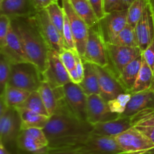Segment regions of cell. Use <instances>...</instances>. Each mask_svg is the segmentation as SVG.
I'll return each mask as SVG.
<instances>
[{
    "label": "cell",
    "mask_w": 154,
    "mask_h": 154,
    "mask_svg": "<svg viewBox=\"0 0 154 154\" xmlns=\"http://www.w3.org/2000/svg\"><path fill=\"white\" fill-rule=\"evenodd\" d=\"M93 129V125L78 119L69 110L64 99L57 111L50 116L43 128L49 140V149L82 146L92 134Z\"/></svg>",
    "instance_id": "6da1fadb"
},
{
    "label": "cell",
    "mask_w": 154,
    "mask_h": 154,
    "mask_svg": "<svg viewBox=\"0 0 154 154\" xmlns=\"http://www.w3.org/2000/svg\"><path fill=\"white\" fill-rule=\"evenodd\" d=\"M35 14L11 18V26L20 39L28 60L43 75L48 65L50 48L39 30Z\"/></svg>",
    "instance_id": "7a4b0ae2"
},
{
    "label": "cell",
    "mask_w": 154,
    "mask_h": 154,
    "mask_svg": "<svg viewBox=\"0 0 154 154\" xmlns=\"http://www.w3.org/2000/svg\"><path fill=\"white\" fill-rule=\"evenodd\" d=\"M43 76L37 66L29 61L12 63L8 85L29 91H38Z\"/></svg>",
    "instance_id": "3957f363"
},
{
    "label": "cell",
    "mask_w": 154,
    "mask_h": 154,
    "mask_svg": "<svg viewBox=\"0 0 154 154\" xmlns=\"http://www.w3.org/2000/svg\"><path fill=\"white\" fill-rule=\"evenodd\" d=\"M82 59L84 61L102 67L109 66L106 43L99 32L98 23L96 25L89 27L85 51Z\"/></svg>",
    "instance_id": "277c9868"
},
{
    "label": "cell",
    "mask_w": 154,
    "mask_h": 154,
    "mask_svg": "<svg viewBox=\"0 0 154 154\" xmlns=\"http://www.w3.org/2000/svg\"><path fill=\"white\" fill-rule=\"evenodd\" d=\"M16 146L21 150L32 154H47L49 140L42 128H30L20 130Z\"/></svg>",
    "instance_id": "5b68a950"
},
{
    "label": "cell",
    "mask_w": 154,
    "mask_h": 154,
    "mask_svg": "<svg viewBox=\"0 0 154 154\" xmlns=\"http://www.w3.org/2000/svg\"><path fill=\"white\" fill-rule=\"evenodd\" d=\"M20 130L21 119L17 108H0V142L5 146L16 144Z\"/></svg>",
    "instance_id": "8992f818"
},
{
    "label": "cell",
    "mask_w": 154,
    "mask_h": 154,
    "mask_svg": "<svg viewBox=\"0 0 154 154\" xmlns=\"http://www.w3.org/2000/svg\"><path fill=\"white\" fill-rule=\"evenodd\" d=\"M62 7L67 15L70 24L76 51L82 58L84 55L86 43L88 36V25L75 11L70 0H62Z\"/></svg>",
    "instance_id": "52a82bcc"
},
{
    "label": "cell",
    "mask_w": 154,
    "mask_h": 154,
    "mask_svg": "<svg viewBox=\"0 0 154 154\" xmlns=\"http://www.w3.org/2000/svg\"><path fill=\"white\" fill-rule=\"evenodd\" d=\"M35 17L39 30L50 50L60 54L63 50L66 49L63 36L52 23L46 8L37 11Z\"/></svg>",
    "instance_id": "ba28073f"
},
{
    "label": "cell",
    "mask_w": 154,
    "mask_h": 154,
    "mask_svg": "<svg viewBox=\"0 0 154 154\" xmlns=\"http://www.w3.org/2000/svg\"><path fill=\"white\" fill-rule=\"evenodd\" d=\"M128 9L108 13L99 21V32L106 44L112 43L117 35L127 25Z\"/></svg>",
    "instance_id": "9c48e42d"
},
{
    "label": "cell",
    "mask_w": 154,
    "mask_h": 154,
    "mask_svg": "<svg viewBox=\"0 0 154 154\" xmlns=\"http://www.w3.org/2000/svg\"><path fill=\"white\" fill-rule=\"evenodd\" d=\"M109 67L118 77L120 72L132 60L142 54L138 47H124L114 44H106Z\"/></svg>",
    "instance_id": "30bf717a"
},
{
    "label": "cell",
    "mask_w": 154,
    "mask_h": 154,
    "mask_svg": "<svg viewBox=\"0 0 154 154\" xmlns=\"http://www.w3.org/2000/svg\"><path fill=\"white\" fill-rule=\"evenodd\" d=\"M42 76L43 81L49 83L54 88L63 87L72 82L69 71L62 62L60 54L52 50H50L48 53V65Z\"/></svg>",
    "instance_id": "8fae6325"
},
{
    "label": "cell",
    "mask_w": 154,
    "mask_h": 154,
    "mask_svg": "<svg viewBox=\"0 0 154 154\" xmlns=\"http://www.w3.org/2000/svg\"><path fill=\"white\" fill-rule=\"evenodd\" d=\"M66 106L78 119L87 122V95L78 84L70 82L63 85Z\"/></svg>",
    "instance_id": "7c38bea8"
},
{
    "label": "cell",
    "mask_w": 154,
    "mask_h": 154,
    "mask_svg": "<svg viewBox=\"0 0 154 154\" xmlns=\"http://www.w3.org/2000/svg\"><path fill=\"white\" fill-rule=\"evenodd\" d=\"M123 154H135L154 147L153 143L135 127L115 137Z\"/></svg>",
    "instance_id": "4fadbf2b"
},
{
    "label": "cell",
    "mask_w": 154,
    "mask_h": 154,
    "mask_svg": "<svg viewBox=\"0 0 154 154\" xmlns=\"http://www.w3.org/2000/svg\"><path fill=\"white\" fill-rule=\"evenodd\" d=\"M96 68L99 77L100 95L105 101L108 102L121 94L127 92L109 66L102 67L96 65Z\"/></svg>",
    "instance_id": "5bb4252c"
},
{
    "label": "cell",
    "mask_w": 154,
    "mask_h": 154,
    "mask_svg": "<svg viewBox=\"0 0 154 154\" xmlns=\"http://www.w3.org/2000/svg\"><path fill=\"white\" fill-rule=\"evenodd\" d=\"M120 115L113 113L108 101L100 95H91L87 97V122L94 125L117 119Z\"/></svg>",
    "instance_id": "9a60e30c"
},
{
    "label": "cell",
    "mask_w": 154,
    "mask_h": 154,
    "mask_svg": "<svg viewBox=\"0 0 154 154\" xmlns=\"http://www.w3.org/2000/svg\"><path fill=\"white\" fill-rule=\"evenodd\" d=\"M135 30L138 48L141 51H144L154 40V19L150 1L135 25Z\"/></svg>",
    "instance_id": "2e32d148"
},
{
    "label": "cell",
    "mask_w": 154,
    "mask_h": 154,
    "mask_svg": "<svg viewBox=\"0 0 154 154\" xmlns=\"http://www.w3.org/2000/svg\"><path fill=\"white\" fill-rule=\"evenodd\" d=\"M81 146L93 154H123L114 137L91 134L85 143Z\"/></svg>",
    "instance_id": "e0dca14e"
},
{
    "label": "cell",
    "mask_w": 154,
    "mask_h": 154,
    "mask_svg": "<svg viewBox=\"0 0 154 154\" xmlns=\"http://www.w3.org/2000/svg\"><path fill=\"white\" fill-rule=\"evenodd\" d=\"M154 109V91L147 90L131 94L130 100L120 116L132 117L147 110Z\"/></svg>",
    "instance_id": "ac0fdd59"
},
{
    "label": "cell",
    "mask_w": 154,
    "mask_h": 154,
    "mask_svg": "<svg viewBox=\"0 0 154 154\" xmlns=\"http://www.w3.org/2000/svg\"><path fill=\"white\" fill-rule=\"evenodd\" d=\"M134 125L135 121L133 117L119 116L114 120L94 125L92 134L115 137Z\"/></svg>",
    "instance_id": "d6986e66"
},
{
    "label": "cell",
    "mask_w": 154,
    "mask_h": 154,
    "mask_svg": "<svg viewBox=\"0 0 154 154\" xmlns=\"http://www.w3.org/2000/svg\"><path fill=\"white\" fill-rule=\"evenodd\" d=\"M0 53L4 54L11 63L29 61L20 39L12 26L7 36L5 45L0 48Z\"/></svg>",
    "instance_id": "ffe728a7"
},
{
    "label": "cell",
    "mask_w": 154,
    "mask_h": 154,
    "mask_svg": "<svg viewBox=\"0 0 154 154\" xmlns=\"http://www.w3.org/2000/svg\"><path fill=\"white\" fill-rule=\"evenodd\" d=\"M0 12L1 14L14 18L34 15L37 10L31 0H1Z\"/></svg>",
    "instance_id": "44dd1931"
},
{
    "label": "cell",
    "mask_w": 154,
    "mask_h": 154,
    "mask_svg": "<svg viewBox=\"0 0 154 154\" xmlns=\"http://www.w3.org/2000/svg\"><path fill=\"white\" fill-rule=\"evenodd\" d=\"M49 116H52L64 99L63 86L54 88L46 81H42L38 89Z\"/></svg>",
    "instance_id": "7402d4cb"
},
{
    "label": "cell",
    "mask_w": 154,
    "mask_h": 154,
    "mask_svg": "<svg viewBox=\"0 0 154 154\" xmlns=\"http://www.w3.org/2000/svg\"><path fill=\"white\" fill-rule=\"evenodd\" d=\"M142 61L143 56L141 54V55L132 60L129 64L126 65V67L119 75L118 79L120 83L126 89V91L129 93H130L131 90L132 89L137 79H138V74H139L141 66H142Z\"/></svg>",
    "instance_id": "603a6c76"
},
{
    "label": "cell",
    "mask_w": 154,
    "mask_h": 154,
    "mask_svg": "<svg viewBox=\"0 0 154 154\" xmlns=\"http://www.w3.org/2000/svg\"><path fill=\"white\" fill-rule=\"evenodd\" d=\"M84 78L79 85L87 96L91 95H100L99 77L96 65L84 60Z\"/></svg>",
    "instance_id": "cb8c5ba5"
},
{
    "label": "cell",
    "mask_w": 154,
    "mask_h": 154,
    "mask_svg": "<svg viewBox=\"0 0 154 154\" xmlns=\"http://www.w3.org/2000/svg\"><path fill=\"white\" fill-rule=\"evenodd\" d=\"M21 119V129L38 128L43 129L50 116L35 113L24 107H16Z\"/></svg>",
    "instance_id": "d4e9b609"
},
{
    "label": "cell",
    "mask_w": 154,
    "mask_h": 154,
    "mask_svg": "<svg viewBox=\"0 0 154 154\" xmlns=\"http://www.w3.org/2000/svg\"><path fill=\"white\" fill-rule=\"evenodd\" d=\"M135 127L154 145V109L147 110L132 116Z\"/></svg>",
    "instance_id": "484cf974"
},
{
    "label": "cell",
    "mask_w": 154,
    "mask_h": 154,
    "mask_svg": "<svg viewBox=\"0 0 154 154\" xmlns=\"http://www.w3.org/2000/svg\"><path fill=\"white\" fill-rule=\"evenodd\" d=\"M31 92L19 88L8 85L5 89L0 95L1 100L8 107H17L23 104Z\"/></svg>",
    "instance_id": "4316f807"
},
{
    "label": "cell",
    "mask_w": 154,
    "mask_h": 154,
    "mask_svg": "<svg viewBox=\"0 0 154 154\" xmlns=\"http://www.w3.org/2000/svg\"><path fill=\"white\" fill-rule=\"evenodd\" d=\"M154 87V72L143 57L142 66L138 79L131 90L130 94L138 93L147 90H153Z\"/></svg>",
    "instance_id": "83f0119b"
},
{
    "label": "cell",
    "mask_w": 154,
    "mask_h": 154,
    "mask_svg": "<svg viewBox=\"0 0 154 154\" xmlns=\"http://www.w3.org/2000/svg\"><path fill=\"white\" fill-rule=\"evenodd\" d=\"M70 2L75 11L89 27L96 25L99 22V19L88 0H70Z\"/></svg>",
    "instance_id": "f1b7e54d"
},
{
    "label": "cell",
    "mask_w": 154,
    "mask_h": 154,
    "mask_svg": "<svg viewBox=\"0 0 154 154\" xmlns=\"http://www.w3.org/2000/svg\"><path fill=\"white\" fill-rule=\"evenodd\" d=\"M111 44L124 47H138L135 27L127 24Z\"/></svg>",
    "instance_id": "f546056e"
},
{
    "label": "cell",
    "mask_w": 154,
    "mask_h": 154,
    "mask_svg": "<svg viewBox=\"0 0 154 154\" xmlns=\"http://www.w3.org/2000/svg\"><path fill=\"white\" fill-rule=\"evenodd\" d=\"M20 107L29 109L35 113H40V114L45 115V116H49L48 111L46 110L45 104H44L42 98L41 97L40 94L38 91H32L30 93L29 96L28 97L25 102L20 106Z\"/></svg>",
    "instance_id": "4dcf8cb0"
},
{
    "label": "cell",
    "mask_w": 154,
    "mask_h": 154,
    "mask_svg": "<svg viewBox=\"0 0 154 154\" xmlns=\"http://www.w3.org/2000/svg\"><path fill=\"white\" fill-rule=\"evenodd\" d=\"M149 0H135L128 8L127 24L135 27L142 16Z\"/></svg>",
    "instance_id": "1f68e13d"
},
{
    "label": "cell",
    "mask_w": 154,
    "mask_h": 154,
    "mask_svg": "<svg viewBox=\"0 0 154 154\" xmlns=\"http://www.w3.org/2000/svg\"><path fill=\"white\" fill-rule=\"evenodd\" d=\"M46 10L53 24L57 27L59 31L63 35L65 21V12L63 7H60L58 2H56L50 4L46 8Z\"/></svg>",
    "instance_id": "d6a6232c"
},
{
    "label": "cell",
    "mask_w": 154,
    "mask_h": 154,
    "mask_svg": "<svg viewBox=\"0 0 154 154\" xmlns=\"http://www.w3.org/2000/svg\"><path fill=\"white\" fill-rule=\"evenodd\" d=\"M1 54V53H0ZM11 64L10 60L4 55L1 54L0 57V95L3 93L8 85L11 75Z\"/></svg>",
    "instance_id": "836d02e7"
},
{
    "label": "cell",
    "mask_w": 154,
    "mask_h": 154,
    "mask_svg": "<svg viewBox=\"0 0 154 154\" xmlns=\"http://www.w3.org/2000/svg\"><path fill=\"white\" fill-rule=\"evenodd\" d=\"M130 98L131 94L129 92H125L117 96L114 100L108 101V105L111 111L120 116V114L123 113V112L125 110V108L130 100Z\"/></svg>",
    "instance_id": "e575fe53"
},
{
    "label": "cell",
    "mask_w": 154,
    "mask_h": 154,
    "mask_svg": "<svg viewBox=\"0 0 154 154\" xmlns=\"http://www.w3.org/2000/svg\"><path fill=\"white\" fill-rule=\"evenodd\" d=\"M60 56L62 62L69 72L75 68L78 57H81L76 50H70L66 48L60 53Z\"/></svg>",
    "instance_id": "d590c367"
},
{
    "label": "cell",
    "mask_w": 154,
    "mask_h": 154,
    "mask_svg": "<svg viewBox=\"0 0 154 154\" xmlns=\"http://www.w3.org/2000/svg\"><path fill=\"white\" fill-rule=\"evenodd\" d=\"M63 36L65 42V47H66V49L76 50L72 29H71L70 24H69V19H68L67 15L66 14V13H65V21L64 25H63Z\"/></svg>",
    "instance_id": "8d00e7d4"
},
{
    "label": "cell",
    "mask_w": 154,
    "mask_h": 154,
    "mask_svg": "<svg viewBox=\"0 0 154 154\" xmlns=\"http://www.w3.org/2000/svg\"><path fill=\"white\" fill-rule=\"evenodd\" d=\"M11 27V19L8 16L0 14V48L5 45L6 39Z\"/></svg>",
    "instance_id": "74e56055"
},
{
    "label": "cell",
    "mask_w": 154,
    "mask_h": 154,
    "mask_svg": "<svg viewBox=\"0 0 154 154\" xmlns=\"http://www.w3.org/2000/svg\"><path fill=\"white\" fill-rule=\"evenodd\" d=\"M47 154H93L81 146L63 149H48Z\"/></svg>",
    "instance_id": "f35d334b"
},
{
    "label": "cell",
    "mask_w": 154,
    "mask_h": 154,
    "mask_svg": "<svg viewBox=\"0 0 154 154\" xmlns=\"http://www.w3.org/2000/svg\"><path fill=\"white\" fill-rule=\"evenodd\" d=\"M104 2H105V14L126 9L123 4V0H104Z\"/></svg>",
    "instance_id": "ab89813d"
},
{
    "label": "cell",
    "mask_w": 154,
    "mask_h": 154,
    "mask_svg": "<svg viewBox=\"0 0 154 154\" xmlns=\"http://www.w3.org/2000/svg\"><path fill=\"white\" fill-rule=\"evenodd\" d=\"M90 4L91 5L96 17L99 21L102 19L106 14L105 11V2L104 0H88Z\"/></svg>",
    "instance_id": "60d3db41"
},
{
    "label": "cell",
    "mask_w": 154,
    "mask_h": 154,
    "mask_svg": "<svg viewBox=\"0 0 154 154\" xmlns=\"http://www.w3.org/2000/svg\"><path fill=\"white\" fill-rule=\"evenodd\" d=\"M142 56L154 72V40L144 51H142Z\"/></svg>",
    "instance_id": "b9f144b4"
},
{
    "label": "cell",
    "mask_w": 154,
    "mask_h": 154,
    "mask_svg": "<svg viewBox=\"0 0 154 154\" xmlns=\"http://www.w3.org/2000/svg\"><path fill=\"white\" fill-rule=\"evenodd\" d=\"M31 2L37 11L45 9L50 4L52 3L51 0H31Z\"/></svg>",
    "instance_id": "7bdbcfd3"
},
{
    "label": "cell",
    "mask_w": 154,
    "mask_h": 154,
    "mask_svg": "<svg viewBox=\"0 0 154 154\" xmlns=\"http://www.w3.org/2000/svg\"><path fill=\"white\" fill-rule=\"evenodd\" d=\"M0 154H11L4 143L0 142Z\"/></svg>",
    "instance_id": "ee69618b"
},
{
    "label": "cell",
    "mask_w": 154,
    "mask_h": 154,
    "mask_svg": "<svg viewBox=\"0 0 154 154\" xmlns=\"http://www.w3.org/2000/svg\"><path fill=\"white\" fill-rule=\"evenodd\" d=\"M134 1H135V0H123V4H124L125 8H126V9L129 8V6H130L131 5H132V3Z\"/></svg>",
    "instance_id": "f6af8a7d"
},
{
    "label": "cell",
    "mask_w": 154,
    "mask_h": 154,
    "mask_svg": "<svg viewBox=\"0 0 154 154\" xmlns=\"http://www.w3.org/2000/svg\"><path fill=\"white\" fill-rule=\"evenodd\" d=\"M135 154H154V147L151 148V149H147V150L144 151V152H141Z\"/></svg>",
    "instance_id": "bcb514c9"
},
{
    "label": "cell",
    "mask_w": 154,
    "mask_h": 154,
    "mask_svg": "<svg viewBox=\"0 0 154 154\" xmlns=\"http://www.w3.org/2000/svg\"><path fill=\"white\" fill-rule=\"evenodd\" d=\"M150 5H151V8H152V11H153V19H154V1L153 2H150Z\"/></svg>",
    "instance_id": "7dc6e473"
},
{
    "label": "cell",
    "mask_w": 154,
    "mask_h": 154,
    "mask_svg": "<svg viewBox=\"0 0 154 154\" xmlns=\"http://www.w3.org/2000/svg\"><path fill=\"white\" fill-rule=\"evenodd\" d=\"M52 2H58V0H51Z\"/></svg>",
    "instance_id": "c3c4849f"
},
{
    "label": "cell",
    "mask_w": 154,
    "mask_h": 154,
    "mask_svg": "<svg viewBox=\"0 0 154 154\" xmlns=\"http://www.w3.org/2000/svg\"><path fill=\"white\" fill-rule=\"evenodd\" d=\"M149 1H150V2H153V1H154V0H149Z\"/></svg>",
    "instance_id": "681fc988"
},
{
    "label": "cell",
    "mask_w": 154,
    "mask_h": 154,
    "mask_svg": "<svg viewBox=\"0 0 154 154\" xmlns=\"http://www.w3.org/2000/svg\"><path fill=\"white\" fill-rule=\"evenodd\" d=\"M153 91H154V87H153Z\"/></svg>",
    "instance_id": "f907efd6"
}]
</instances>
